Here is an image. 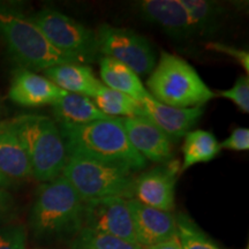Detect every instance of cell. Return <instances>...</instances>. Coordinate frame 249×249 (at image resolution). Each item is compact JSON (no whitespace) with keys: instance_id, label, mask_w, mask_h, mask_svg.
<instances>
[{"instance_id":"cell-1","label":"cell","mask_w":249,"mask_h":249,"mask_svg":"<svg viewBox=\"0 0 249 249\" xmlns=\"http://www.w3.org/2000/svg\"><path fill=\"white\" fill-rule=\"evenodd\" d=\"M68 156L116 164L138 172L147 160L130 144L123 118L97 120L82 126L58 124Z\"/></svg>"},{"instance_id":"cell-23","label":"cell","mask_w":249,"mask_h":249,"mask_svg":"<svg viewBox=\"0 0 249 249\" xmlns=\"http://www.w3.org/2000/svg\"><path fill=\"white\" fill-rule=\"evenodd\" d=\"M70 249H143L139 245L121 240L116 236L82 227L71 239Z\"/></svg>"},{"instance_id":"cell-17","label":"cell","mask_w":249,"mask_h":249,"mask_svg":"<svg viewBox=\"0 0 249 249\" xmlns=\"http://www.w3.org/2000/svg\"><path fill=\"white\" fill-rule=\"evenodd\" d=\"M0 173L12 182L33 177L26 151L6 121L0 123Z\"/></svg>"},{"instance_id":"cell-29","label":"cell","mask_w":249,"mask_h":249,"mask_svg":"<svg viewBox=\"0 0 249 249\" xmlns=\"http://www.w3.org/2000/svg\"><path fill=\"white\" fill-rule=\"evenodd\" d=\"M14 211V200L7 189L0 188V227L8 224Z\"/></svg>"},{"instance_id":"cell-10","label":"cell","mask_w":249,"mask_h":249,"mask_svg":"<svg viewBox=\"0 0 249 249\" xmlns=\"http://www.w3.org/2000/svg\"><path fill=\"white\" fill-rule=\"evenodd\" d=\"M179 172L180 161L169 160L139 174L134 180V198L148 207L172 213Z\"/></svg>"},{"instance_id":"cell-21","label":"cell","mask_w":249,"mask_h":249,"mask_svg":"<svg viewBox=\"0 0 249 249\" xmlns=\"http://www.w3.org/2000/svg\"><path fill=\"white\" fill-rule=\"evenodd\" d=\"M194 26L196 35L214 34L225 17V7L210 0H180Z\"/></svg>"},{"instance_id":"cell-2","label":"cell","mask_w":249,"mask_h":249,"mask_svg":"<svg viewBox=\"0 0 249 249\" xmlns=\"http://www.w3.org/2000/svg\"><path fill=\"white\" fill-rule=\"evenodd\" d=\"M83 216L85 201L61 176L38 187L29 227L40 240L71 239L83 227Z\"/></svg>"},{"instance_id":"cell-28","label":"cell","mask_w":249,"mask_h":249,"mask_svg":"<svg viewBox=\"0 0 249 249\" xmlns=\"http://www.w3.org/2000/svg\"><path fill=\"white\" fill-rule=\"evenodd\" d=\"M220 148L232 151H247L249 149V129L238 127L226 140L220 143Z\"/></svg>"},{"instance_id":"cell-27","label":"cell","mask_w":249,"mask_h":249,"mask_svg":"<svg viewBox=\"0 0 249 249\" xmlns=\"http://www.w3.org/2000/svg\"><path fill=\"white\" fill-rule=\"evenodd\" d=\"M205 48L210 51H214L218 52V53H223V54H227L230 57H232L233 59H235L239 64L241 65L242 68L246 71V74L248 75L249 71V53L248 51L242 49H238L235 46H231L224 44V43H219V42H210L205 45Z\"/></svg>"},{"instance_id":"cell-14","label":"cell","mask_w":249,"mask_h":249,"mask_svg":"<svg viewBox=\"0 0 249 249\" xmlns=\"http://www.w3.org/2000/svg\"><path fill=\"white\" fill-rule=\"evenodd\" d=\"M123 124L130 144L145 160L164 164L171 160V140L148 118H123Z\"/></svg>"},{"instance_id":"cell-31","label":"cell","mask_w":249,"mask_h":249,"mask_svg":"<svg viewBox=\"0 0 249 249\" xmlns=\"http://www.w3.org/2000/svg\"><path fill=\"white\" fill-rule=\"evenodd\" d=\"M12 183H13V182H12L11 180L6 178V177L4 176V174L0 173V188H2V189H7L8 187H11V186H12Z\"/></svg>"},{"instance_id":"cell-32","label":"cell","mask_w":249,"mask_h":249,"mask_svg":"<svg viewBox=\"0 0 249 249\" xmlns=\"http://www.w3.org/2000/svg\"><path fill=\"white\" fill-rule=\"evenodd\" d=\"M36 249H43V248H36Z\"/></svg>"},{"instance_id":"cell-16","label":"cell","mask_w":249,"mask_h":249,"mask_svg":"<svg viewBox=\"0 0 249 249\" xmlns=\"http://www.w3.org/2000/svg\"><path fill=\"white\" fill-rule=\"evenodd\" d=\"M46 79L66 92L93 98L103 83L97 79L92 68L85 64H64L43 71Z\"/></svg>"},{"instance_id":"cell-9","label":"cell","mask_w":249,"mask_h":249,"mask_svg":"<svg viewBox=\"0 0 249 249\" xmlns=\"http://www.w3.org/2000/svg\"><path fill=\"white\" fill-rule=\"evenodd\" d=\"M83 227L138 245L126 198L107 197L85 202Z\"/></svg>"},{"instance_id":"cell-22","label":"cell","mask_w":249,"mask_h":249,"mask_svg":"<svg viewBox=\"0 0 249 249\" xmlns=\"http://www.w3.org/2000/svg\"><path fill=\"white\" fill-rule=\"evenodd\" d=\"M92 102L102 113L110 118L144 117L141 103L104 85L92 98Z\"/></svg>"},{"instance_id":"cell-7","label":"cell","mask_w":249,"mask_h":249,"mask_svg":"<svg viewBox=\"0 0 249 249\" xmlns=\"http://www.w3.org/2000/svg\"><path fill=\"white\" fill-rule=\"evenodd\" d=\"M29 18L61 53L85 65L97 59L99 51L96 33L85 24L51 8L40 9L30 14Z\"/></svg>"},{"instance_id":"cell-5","label":"cell","mask_w":249,"mask_h":249,"mask_svg":"<svg viewBox=\"0 0 249 249\" xmlns=\"http://www.w3.org/2000/svg\"><path fill=\"white\" fill-rule=\"evenodd\" d=\"M149 93L172 107H203L214 92L203 82L191 64L178 55L163 51L147 81Z\"/></svg>"},{"instance_id":"cell-3","label":"cell","mask_w":249,"mask_h":249,"mask_svg":"<svg viewBox=\"0 0 249 249\" xmlns=\"http://www.w3.org/2000/svg\"><path fill=\"white\" fill-rule=\"evenodd\" d=\"M0 37L13 60L23 70L45 71L57 65L79 64L50 44L14 1H0Z\"/></svg>"},{"instance_id":"cell-25","label":"cell","mask_w":249,"mask_h":249,"mask_svg":"<svg viewBox=\"0 0 249 249\" xmlns=\"http://www.w3.org/2000/svg\"><path fill=\"white\" fill-rule=\"evenodd\" d=\"M28 231L23 224H6L0 227V249H27Z\"/></svg>"},{"instance_id":"cell-8","label":"cell","mask_w":249,"mask_h":249,"mask_svg":"<svg viewBox=\"0 0 249 249\" xmlns=\"http://www.w3.org/2000/svg\"><path fill=\"white\" fill-rule=\"evenodd\" d=\"M96 33L99 54L123 62L139 76L151 74L157 64L155 50L138 31L102 24Z\"/></svg>"},{"instance_id":"cell-30","label":"cell","mask_w":249,"mask_h":249,"mask_svg":"<svg viewBox=\"0 0 249 249\" xmlns=\"http://www.w3.org/2000/svg\"><path fill=\"white\" fill-rule=\"evenodd\" d=\"M143 249H182L181 247V242L179 240L178 234H176L172 238L167 239L160 244L151 246V247L148 248H143Z\"/></svg>"},{"instance_id":"cell-18","label":"cell","mask_w":249,"mask_h":249,"mask_svg":"<svg viewBox=\"0 0 249 249\" xmlns=\"http://www.w3.org/2000/svg\"><path fill=\"white\" fill-rule=\"evenodd\" d=\"M52 111L57 124L64 126H82L97 120L110 119L98 110L91 98L71 92H66L52 104Z\"/></svg>"},{"instance_id":"cell-19","label":"cell","mask_w":249,"mask_h":249,"mask_svg":"<svg viewBox=\"0 0 249 249\" xmlns=\"http://www.w3.org/2000/svg\"><path fill=\"white\" fill-rule=\"evenodd\" d=\"M99 75L105 87L123 92L138 102L148 93L138 74L116 59H99Z\"/></svg>"},{"instance_id":"cell-12","label":"cell","mask_w":249,"mask_h":249,"mask_svg":"<svg viewBox=\"0 0 249 249\" xmlns=\"http://www.w3.org/2000/svg\"><path fill=\"white\" fill-rule=\"evenodd\" d=\"M128 207L140 247H151L177 234V219L173 213L148 207L136 198H129Z\"/></svg>"},{"instance_id":"cell-26","label":"cell","mask_w":249,"mask_h":249,"mask_svg":"<svg viewBox=\"0 0 249 249\" xmlns=\"http://www.w3.org/2000/svg\"><path fill=\"white\" fill-rule=\"evenodd\" d=\"M220 97L230 99L244 113H249V77L247 74L239 76L235 83L227 90L218 91Z\"/></svg>"},{"instance_id":"cell-4","label":"cell","mask_w":249,"mask_h":249,"mask_svg":"<svg viewBox=\"0 0 249 249\" xmlns=\"http://www.w3.org/2000/svg\"><path fill=\"white\" fill-rule=\"evenodd\" d=\"M6 123L26 151L33 178L44 183L61 177L68 154L54 120L42 114H21Z\"/></svg>"},{"instance_id":"cell-15","label":"cell","mask_w":249,"mask_h":249,"mask_svg":"<svg viewBox=\"0 0 249 249\" xmlns=\"http://www.w3.org/2000/svg\"><path fill=\"white\" fill-rule=\"evenodd\" d=\"M66 91L51 82L45 76L20 68L14 74L9 87L11 101L27 107L52 105L59 101Z\"/></svg>"},{"instance_id":"cell-20","label":"cell","mask_w":249,"mask_h":249,"mask_svg":"<svg viewBox=\"0 0 249 249\" xmlns=\"http://www.w3.org/2000/svg\"><path fill=\"white\" fill-rule=\"evenodd\" d=\"M220 143L211 132L203 129L191 130L185 135L182 145L183 161L180 171L200 163H208L219 155Z\"/></svg>"},{"instance_id":"cell-11","label":"cell","mask_w":249,"mask_h":249,"mask_svg":"<svg viewBox=\"0 0 249 249\" xmlns=\"http://www.w3.org/2000/svg\"><path fill=\"white\" fill-rule=\"evenodd\" d=\"M143 20L160 28L176 40H188L196 35L191 18L180 0H142L135 5Z\"/></svg>"},{"instance_id":"cell-6","label":"cell","mask_w":249,"mask_h":249,"mask_svg":"<svg viewBox=\"0 0 249 249\" xmlns=\"http://www.w3.org/2000/svg\"><path fill=\"white\" fill-rule=\"evenodd\" d=\"M83 201L107 197L134 198V172L120 165L68 156L61 174Z\"/></svg>"},{"instance_id":"cell-24","label":"cell","mask_w":249,"mask_h":249,"mask_svg":"<svg viewBox=\"0 0 249 249\" xmlns=\"http://www.w3.org/2000/svg\"><path fill=\"white\" fill-rule=\"evenodd\" d=\"M177 234L182 249H223L211 240L194 223L191 217L183 213L176 214Z\"/></svg>"},{"instance_id":"cell-13","label":"cell","mask_w":249,"mask_h":249,"mask_svg":"<svg viewBox=\"0 0 249 249\" xmlns=\"http://www.w3.org/2000/svg\"><path fill=\"white\" fill-rule=\"evenodd\" d=\"M140 103L144 112V117L156 124L171 141H178L185 138L186 134L191 132L192 127L203 114V107H172L158 102L149 91L143 96Z\"/></svg>"}]
</instances>
